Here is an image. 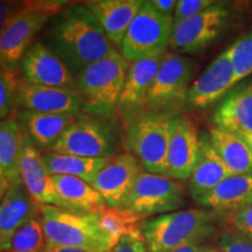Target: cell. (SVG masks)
<instances>
[{"label": "cell", "mask_w": 252, "mask_h": 252, "mask_svg": "<svg viewBox=\"0 0 252 252\" xmlns=\"http://www.w3.org/2000/svg\"><path fill=\"white\" fill-rule=\"evenodd\" d=\"M46 42L76 75L117 52L83 4L68 5L55 15L47 31Z\"/></svg>", "instance_id": "obj_1"}, {"label": "cell", "mask_w": 252, "mask_h": 252, "mask_svg": "<svg viewBox=\"0 0 252 252\" xmlns=\"http://www.w3.org/2000/svg\"><path fill=\"white\" fill-rule=\"evenodd\" d=\"M219 220L220 212L189 209L145 220L140 229L147 251L172 252L184 244L202 242L215 231Z\"/></svg>", "instance_id": "obj_2"}, {"label": "cell", "mask_w": 252, "mask_h": 252, "mask_svg": "<svg viewBox=\"0 0 252 252\" xmlns=\"http://www.w3.org/2000/svg\"><path fill=\"white\" fill-rule=\"evenodd\" d=\"M61 0L23 1L0 33V69L15 71L34 37L63 8Z\"/></svg>", "instance_id": "obj_3"}, {"label": "cell", "mask_w": 252, "mask_h": 252, "mask_svg": "<svg viewBox=\"0 0 252 252\" xmlns=\"http://www.w3.org/2000/svg\"><path fill=\"white\" fill-rule=\"evenodd\" d=\"M37 206L48 245L88 252H109L112 249L99 228L96 214L72 213L47 204Z\"/></svg>", "instance_id": "obj_4"}, {"label": "cell", "mask_w": 252, "mask_h": 252, "mask_svg": "<svg viewBox=\"0 0 252 252\" xmlns=\"http://www.w3.org/2000/svg\"><path fill=\"white\" fill-rule=\"evenodd\" d=\"M127 71V61L118 52L82 70L76 77V91L84 109L94 115H108L118 106Z\"/></svg>", "instance_id": "obj_5"}, {"label": "cell", "mask_w": 252, "mask_h": 252, "mask_svg": "<svg viewBox=\"0 0 252 252\" xmlns=\"http://www.w3.org/2000/svg\"><path fill=\"white\" fill-rule=\"evenodd\" d=\"M175 118L169 113L156 112L137 119L128 126L126 131L127 147L146 172L166 175Z\"/></svg>", "instance_id": "obj_6"}, {"label": "cell", "mask_w": 252, "mask_h": 252, "mask_svg": "<svg viewBox=\"0 0 252 252\" xmlns=\"http://www.w3.org/2000/svg\"><path fill=\"white\" fill-rule=\"evenodd\" d=\"M173 27V17L159 13L150 1H145L122 42L123 58L127 62H134L165 52L171 42Z\"/></svg>", "instance_id": "obj_7"}, {"label": "cell", "mask_w": 252, "mask_h": 252, "mask_svg": "<svg viewBox=\"0 0 252 252\" xmlns=\"http://www.w3.org/2000/svg\"><path fill=\"white\" fill-rule=\"evenodd\" d=\"M184 206L185 187L181 182L167 175L141 172L123 209L145 219Z\"/></svg>", "instance_id": "obj_8"}, {"label": "cell", "mask_w": 252, "mask_h": 252, "mask_svg": "<svg viewBox=\"0 0 252 252\" xmlns=\"http://www.w3.org/2000/svg\"><path fill=\"white\" fill-rule=\"evenodd\" d=\"M118 145V135L108 123L93 117H78L52 152L83 158H112L117 153Z\"/></svg>", "instance_id": "obj_9"}, {"label": "cell", "mask_w": 252, "mask_h": 252, "mask_svg": "<svg viewBox=\"0 0 252 252\" xmlns=\"http://www.w3.org/2000/svg\"><path fill=\"white\" fill-rule=\"evenodd\" d=\"M191 76L193 62L190 59L179 53H166L147 94L146 104L162 113L184 105Z\"/></svg>", "instance_id": "obj_10"}, {"label": "cell", "mask_w": 252, "mask_h": 252, "mask_svg": "<svg viewBox=\"0 0 252 252\" xmlns=\"http://www.w3.org/2000/svg\"><path fill=\"white\" fill-rule=\"evenodd\" d=\"M229 14L224 4L220 2L193 18L174 24L169 45L179 54H200L219 37Z\"/></svg>", "instance_id": "obj_11"}, {"label": "cell", "mask_w": 252, "mask_h": 252, "mask_svg": "<svg viewBox=\"0 0 252 252\" xmlns=\"http://www.w3.org/2000/svg\"><path fill=\"white\" fill-rule=\"evenodd\" d=\"M19 67L26 83L76 90V78L70 69L46 43L40 41L27 50Z\"/></svg>", "instance_id": "obj_12"}, {"label": "cell", "mask_w": 252, "mask_h": 252, "mask_svg": "<svg viewBox=\"0 0 252 252\" xmlns=\"http://www.w3.org/2000/svg\"><path fill=\"white\" fill-rule=\"evenodd\" d=\"M141 173L138 160L131 153L112 157L91 182L109 208L123 209Z\"/></svg>", "instance_id": "obj_13"}, {"label": "cell", "mask_w": 252, "mask_h": 252, "mask_svg": "<svg viewBox=\"0 0 252 252\" xmlns=\"http://www.w3.org/2000/svg\"><path fill=\"white\" fill-rule=\"evenodd\" d=\"M15 105L24 108L26 111L77 115L81 110L82 99L76 90L35 86L20 80Z\"/></svg>", "instance_id": "obj_14"}, {"label": "cell", "mask_w": 252, "mask_h": 252, "mask_svg": "<svg viewBox=\"0 0 252 252\" xmlns=\"http://www.w3.org/2000/svg\"><path fill=\"white\" fill-rule=\"evenodd\" d=\"M234 86V68L229 50L225 49L189 87L186 103L191 109L207 108L222 98Z\"/></svg>", "instance_id": "obj_15"}, {"label": "cell", "mask_w": 252, "mask_h": 252, "mask_svg": "<svg viewBox=\"0 0 252 252\" xmlns=\"http://www.w3.org/2000/svg\"><path fill=\"white\" fill-rule=\"evenodd\" d=\"M19 173L24 188L37 204L61 208L52 175L47 171V167L43 162L42 152L33 146L25 134Z\"/></svg>", "instance_id": "obj_16"}, {"label": "cell", "mask_w": 252, "mask_h": 252, "mask_svg": "<svg viewBox=\"0 0 252 252\" xmlns=\"http://www.w3.org/2000/svg\"><path fill=\"white\" fill-rule=\"evenodd\" d=\"M198 149L200 135L193 123L186 117H176L169 141L166 175L178 181L190 178Z\"/></svg>", "instance_id": "obj_17"}, {"label": "cell", "mask_w": 252, "mask_h": 252, "mask_svg": "<svg viewBox=\"0 0 252 252\" xmlns=\"http://www.w3.org/2000/svg\"><path fill=\"white\" fill-rule=\"evenodd\" d=\"M143 0H91L83 5L96 18L113 46H122L123 40Z\"/></svg>", "instance_id": "obj_18"}, {"label": "cell", "mask_w": 252, "mask_h": 252, "mask_svg": "<svg viewBox=\"0 0 252 252\" xmlns=\"http://www.w3.org/2000/svg\"><path fill=\"white\" fill-rule=\"evenodd\" d=\"M77 115L71 113H40L25 111L19 113L17 121L21 126L25 137L40 152H48L55 146L62 134L74 124Z\"/></svg>", "instance_id": "obj_19"}, {"label": "cell", "mask_w": 252, "mask_h": 252, "mask_svg": "<svg viewBox=\"0 0 252 252\" xmlns=\"http://www.w3.org/2000/svg\"><path fill=\"white\" fill-rule=\"evenodd\" d=\"M229 176H231V173L213 147L209 133H202L200 135L196 163L189 178L191 197L197 201Z\"/></svg>", "instance_id": "obj_20"}, {"label": "cell", "mask_w": 252, "mask_h": 252, "mask_svg": "<svg viewBox=\"0 0 252 252\" xmlns=\"http://www.w3.org/2000/svg\"><path fill=\"white\" fill-rule=\"evenodd\" d=\"M166 53L165 50L132 62L118 106L128 110L146 104L147 94L156 80Z\"/></svg>", "instance_id": "obj_21"}, {"label": "cell", "mask_w": 252, "mask_h": 252, "mask_svg": "<svg viewBox=\"0 0 252 252\" xmlns=\"http://www.w3.org/2000/svg\"><path fill=\"white\" fill-rule=\"evenodd\" d=\"M61 209L78 214H98L106 206L104 198L90 184L75 176L53 175Z\"/></svg>", "instance_id": "obj_22"}, {"label": "cell", "mask_w": 252, "mask_h": 252, "mask_svg": "<svg viewBox=\"0 0 252 252\" xmlns=\"http://www.w3.org/2000/svg\"><path fill=\"white\" fill-rule=\"evenodd\" d=\"M217 127L241 135L252 133V86L229 94L213 116Z\"/></svg>", "instance_id": "obj_23"}, {"label": "cell", "mask_w": 252, "mask_h": 252, "mask_svg": "<svg viewBox=\"0 0 252 252\" xmlns=\"http://www.w3.org/2000/svg\"><path fill=\"white\" fill-rule=\"evenodd\" d=\"M196 202L214 212L252 207V175H231Z\"/></svg>", "instance_id": "obj_24"}, {"label": "cell", "mask_w": 252, "mask_h": 252, "mask_svg": "<svg viewBox=\"0 0 252 252\" xmlns=\"http://www.w3.org/2000/svg\"><path fill=\"white\" fill-rule=\"evenodd\" d=\"M210 141L231 175H252V153L241 137L212 126Z\"/></svg>", "instance_id": "obj_25"}, {"label": "cell", "mask_w": 252, "mask_h": 252, "mask_svg": "<svg viewBox=\"0 0 252 252\" xmlns=\"http://www.w3.org/2000/svg\"><path fill=\"white\" fill-rule=\"evenodd\" d=\"M39 215V206L28 195L23 184H12L0 203V231L11 237L25 223Z\"/></svg>", "instance_id": "obj_26"}, {"label": "cell", "mask_w": 252, "mask_h": 252, "mask_svg": "<svg viewBox=\"0 0 252 252\" xmlns=\"http://www.w3.org/2000/svg\"><path fill=\"white\" fill-rule=\"evenodd\" d=\"M43 162L50 175L75 176L91 184L111 158H83L48 151L42 153Z\"/></svg>", "instance_id": "obj_27"}, {"label": "cell", "mask_w": 252, "mask_h": 252, "mask_svg": "<svg viewBox=\"0 0 252 252\" xmlns=\"http://www.w3.org/2000/svg\"><path fill=\"white\" fill-rule=\"evenodd\" d=\"M24 132L14 118L0 121V173L12 184L21 182L19 173Z\"/></svg>", "instance_id": "obj_28"}, {"label": "cell", "mask_w": 252, "mask_h": 252, "mask_svg": "<svg viewBox=\"0 0 252 252\" xmlns=\"http://www.w3.org/2000/svg\"><path fill=\"white\" fill-rule=\"evenodd\" d=\"M96 216L99 228L109 239L111 248L124 236L141 231L143 219L128 210L108 207L103 212L96 214Z\"/></svg>", "instance_id": "obj_29"}, {"label": "cell", "mask_w": 252, "mask_h": 252, "mask_svg": "<svg viewBox=\"0 0 252 252\" xmlns=\"http://www.w3.org/2000/svg\"><path fill=\"white\" fill-rule=\"evenodd\" d=\"M47 247L40 215L19 228L8 239L6 252H43Z\"/></svg>", "instance_id": "obj_30"}, {"label": "cell", "mask_w": 252, "mask_h": 252, "mask_svg": "<svg viewBox=\"0 0 252 252\" xmlns=\"http://www.w3.org/2000/svg\"><path fill=\"white\" fill-rule=\"evenodd\" d=\"M228 50L236 84L252 72V32L236 41Z\"/></svg>", "instance_id": "obj_31"}, {"label": "cell", "mask_w": 252, "mask_h": 252, "mask_svg": "<svg viewBox=\"0 0 252 252\" xmlns=\"http://www.w3.org/2000/svg\"><path fill=\"white\" fill-rule=\"evenodd\" d=\"M19 82L17 72L0 69V121H4L14 108Z\"/></svg>", "instance_id": "obj_32"}, {"label": "cell", "mask_w": 252, "mask_h": 252, "mask_svg": "<svg viewBox=\"0 0 252 252\" xmlns=\"http://www.w3.org/2000/svg\"><path fill=\"white\" fill-rule=\"evenodd\" d=\"M216 2L213 0H179L174 12V24L187 20L206 11Z\"/></svg>", "instance_id": "obj_33"}, {"label": "cell", "mask_w": 252, "mask_h": 252, "mask_svg": "<svg viewBox=\"0 0 252 252\" xmlns=\"http://www.w3.org/2000/svg\"><path fill=\"white\" fill-rule=\"evenodd\" d=\"M222 252H252V238L238 232L223 235L220 239Z\"/></svg>", "instance_id": "obj_34"}, {"label": "cell", "mask_w": 252, "mask_h": 252, "mask_svg": "<svg viewBox=\"0 0 252 252\" xmlns=\"http://www.w3.org/2000/svg\"><path fill=\"white\" fill-rule=\"evenodd\" d=\"M109 252H149L147 251L146 243L143 234L135 232V234L126 235L121 238V241L113 247Z\"/></svg>", "instance_id": "obj_35"}, {"label": "cell", "mask_w": 252, "mask_h": 252, "mask_svg": "<svg viewBox=\"0 0 252 252\" xmlns=\"http://www.w3.org/2000/svg\"><path fill=\"white\" fill-rule=\"evenodd\" d=\"M232 224L238 234L252 238V207L238 210L232 219Z\"/></svg>", "instance_id": "obj_36"}, {"label": "cell", "mask_w": 252, "mask_h": 252, "mask_svg": "<svg viewBox=\"0 0 252 252\" xmlns=\"http://www.w3.org/2000/svg\"><path fill=\"white\" fill-rule=\"evenodd\" d=\"M23 1H7V0H0V33L4 30L8 20L13 17L18 11Z\"/></svg>", "instance_id": "obj_37"}, {"label": "cell", "mask_w": 252, "mask_h": 252, "mask_svg": "<svg viewBox=\"0 0 252 252\" xmlns=\"http://www.w3.org/2000/svg\"><path fill=\"white\" fill-rule=\"evenodd\" d=\"M150 2L159 13L167 15V17H173L176 8V4H178L176 0H152Z\"/></svg>", "instance_id": "obj_38"}, {"label": "cell", "mask_w": 252, "mask_h": 252, "mask_svg": "<svg viewBox=\"0 0 252 252\" xmlns=\"http://www.w3.org/2000/svg\"><path fill=\"white\" fill-rule=\"evenodd\" d=\"M172 252H203V247L201 242H193V243L184 244L176 248Z\"/></svg>", "instance_id": "obj_39"}, {"label": "cell", "mask_w": 252, "mask_h": 252, "mask_svg": "<svg viewBox=\"0 0 252 252\" xmlns=\"http://www.w3.org/2000/svg\"><path fill=\"white\" fill-rule=\"evenodd\" d=\"M11 186H12V182L9 181L5 175H2L1 173H0V203L2 202V200H4L5 195L7 194V191L9 190V188H11Z\"/></svg>", "instance_id": "obj_40"}, {"label": "cell", "mask_w": 252, "mask_h": 252, "mask_svg": "<svg viewBox=\"0 0 252 252\" xmlns=\"http://www.w3.org/2000/svg\"><path fill=\"white\" fill-rule=\"evenodd\" d=\"M43 252H88L81 249H75V248H65V247H56V245H48L45 249Z\"/></svg>", "instance_id": "obj_41"}, {"label": "cell", "mask_w": 252, "mask_h": 252, "mask_svg": "<svg viewBox=\"0 0 252 252\" xmlns=\"http://www.w3.org/2000/svg\"><path fill=\"white\" fill-rule=\"evenodd\" d=\"M9 236H7L4 232L0 231V252H6V249H7Z\"/></svg>", "instance_id": "obj_42"}, {"label": "cell", "mask_w": 252, "mask_h": 252, "mask_svg": "<svg viewBox=\"0 0 252 252\" xmlns=\"http://www.w3.org/2000/svg\"><path fill=\"white\" fill-rule=\"evenodd\" d=\"M241 138L243 139L245 143L248 144L249 149L251 150V153H252V133L251 134H245V135H241Z\"/></svg>", "instance_id": "obj_43"}]
</instances>
